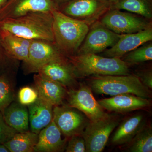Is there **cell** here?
<instances>
[{
  "label": "cell",
  "instance_id": "15",
  "mask_svg": "<svg viewBox=\"0 0 152 152\" xmlns=\"http://www.w3.org/2000/svg\"><path fill=\"white\" fill-rule=\"evenodd\" d=\"M101 107L110 111L124 113L148 107L151 102L145 98L131 94H123L98 101Z\"/></svg>",
  "mask_w": 152,
  "mask_h": 152
},
{
  "label": "cell",
  "instance_id": "13",
  "mask_svg": "<svg viewBox=\"0 0 152 152\" xmlns=\"http://www.w3.org/2000/svg\"><path fill=\"white\" fill-rule=\"evenodd\" d=\"M152 40L151 27L138 32L122 34L118 42L113 46L104 51L102 55L108 58H120Z\"/></svg>",
  "mask_w": 152,
  "mask_h": 152
},
{
  "label": "cell",
  "instance_id": "17",
  "mask_svg": "<svg viewBox=\"0 0 152 152\" xmlns=\"http://www.w3.org/2000/svg\"><path fill=\"white\" fill-rule=\"evenodd\" d=\"M34 80L39 97L54 107L62 105L67 94L64 86L38 73L34 75Z\"/></svg>",
  "mask_w": 152,
  "mask_h": 152
},
{
  "label": "cell",
  "instance_id": "27",
  "mask_svg": "<svg viewBox=\"0 0 152 152\" xmlns=\"http://www.w3.org/2000/svg\"><path fill=\"white\" fill-rule=\"evenodd\" d=\"M39 97L37 89L30 86L21 88L18 93V99L20 104L29 106L34 103Z\"/></svg>",
  "mask_w": 152,
  "mask_h": 152
},
{
  "label": "cell",
  "instance_id": "7",
  "mask_svg": "<svg viewBox=\"0 0 152 152\" xmlns=\"http://www.w3.org/2000/svg\"><path fill=\"white\" fill-rule=\"evenodd\" d=\"M111 6L105 0H72L60 5L58 10L68 16L89 25L110 10Z\"/></svg>",
  "mask_w": 152,
  "mask_h": 152
},
{
  "label": "cell",
  "instance_id": "6",
  "mask_svg": "<svg viewBox=\"0 0 152 152\" xmlns=\"http://www.w3.org/2000/svg\"><path fill=\"white\" fill-rule=\"evenodd\" d=\"M54 42L44 40H32L30 45L28 57L23 62L24 69L27 74L37 73L42 66L55 60L66 58Z\"/></svg>",
  "mask_w": 152,
  "mask_h": 152
},
{
  "label": "cell",
  "instance_id": "16",
  "mask_svg": "<svg viewBox=\"0 0 152 152\" xmlns=\"http://www.w3.org/2000/svg\"><path fill=\"white\" fill-rule=\"evenodd\" d=\"M32 40L0 29V44L6 54L12 59L26 61Z\"/></svg>",
  "mask_w": 152,
  "mask_h": 152
},
{
  "label": "cell",
  "instance_id": "28",
  "mask_svg": "<svg viewBox=\"0 0 152 152\" xmlns=\"http://www.w3.org/2000/svg\"><path fill=\"white\" fill-rule=\"evenodd\" d=\"M65 150L66 152H86L84 139L81 135L72 136L66 146Z\"/></svg>",
  "mask_w": 152,
  "mask_h": 152
},
{
  "label": "cell",
  "instance_id": "10",
  "mask_svg": "<svg viewBox=\"0 0 152 152\" xmlns=\"http://www.w3.org/2000/svg\"><path fill=\"white\" fill-rule=\"evenodd\" d=\"M83 113L69 105L55 106L53 121L67 137L81 135L90 121Z\"/></svg>",
  "mask_w": 152,
  "mask_h": 152
},
{
  "label": "cell",
  "instance_id": "18",
  "mask_svg": "<svg viewBox=\"0 0 152 152\" xmlns=\"http://www.w3.org/2000/svg\"><path fill=\"white\" fill-rule=\"evenodd\" d=\"M61 132L53 121L38 134L34 150L37 152H58L65 149L66 139H63Z\"/></svg>",
  "mask_w": 152,
  "mask_h": 152
},
{
  "label": "cell",
  "instance_id": "12",
  "mask_svg": "<svg viewBox=\"0 0 152 152\" xmlns=\"http://www.w3.org/2000/svg\"><path fill=\"white\" fill-rule=\"evenodd\" d=\"M58 8L53 0H8L0 11V20L18 18L33 12H52Z\"/></svg>",
  "mask_w": 152,
  "mask_h": 152
},
{
  "label": "cell",
  "instance_id": "19",
  "mask_svg": "<svg viewBox=\"0 0 152 152\" xmlns=\"http://www.w3.org/2000/svg\"><path fill=\"white\" fill-rule=\"evenodd\" d=\"M28 107L31 131L39 134L53 121L54 106L39 97Z\"/></svg>",
  "mask_w": 152,
  "mask_h": 152
},
{
  "label": "cell",
  "instance_id": "4",
  "mask_svg": "<svg viewBox=\"0 0 152 152\" xmlns=\"http://www.w3.org/2000/svg\"><path fill=\"white\" fill-rule=\"evenodd\" d=\"M90 82L91 88L98 94L115 96L131 94L140 97H151L149 89L145 86L137 75H94Z\"/></svg>",
  "mask_w": 152,
  "mask_h": 152
},
{
  "label": "cell",
  "instance_id": "32",
  "mask_svg": "<svg viewBox=\"0 0 152 152\" xmlns=\"http://www.w3.org/2000/svg\"><path fill=\"white\" fill-rule=\"evenodd\" d=\"M0 152H10L8 149L4 144H0Z\"/></svg>",
  "mask_w": 152,
  "mask_h": 152
},
{
  "label": "cell",
  "instance_id": "25",
  "mask_svg": "<svg viewBox=\"0 0 152 152\" xmlns=\"http://www.w3.org/2000/svg\"><path fill=\"white\" fill-rule=\"evenodd\" d=\"M144 45V44H143ZM142 45L125 55L123 61L127 64H138L152 60V43Z\"/></svg>",
  "mask_w": 152,
  "mask_h": 152
},
{
  "label": "cell",
  "instance_id": "9",
  "mask_svg": "<svg viewBox=\"0 0 152 152\" xmlns=\"http://www.w3.org/2000/svg\"><path fill=\"white\" fill-rule=\"evenodd\" d=\"M100 23L119 34L138 32L151 27V24L145 19L117 9H110L106 12Z\"/></svg>",
  "mask_w": 152,
  "mask_h": 152
},
{
  "label": "cell",
  "instance_id": "1",
  "mask_svg": "<svg viewBox=\"0 0 152 152\" xmlns=\"http://www.w3.org/2000/svg\"><path fill=\"white\" fill-rule=\"evenodd\" d=\"M52 12H33L14 18L0 20V29L29 40L54 42Z\"/></svg>",
  "mask_w": 152,
  "mask_h": 152
},
{
  "label": "cell",
  "instance_id": "34",
  "mask_svg": "<svg viewBox=\"0 0 152 152\" xmlns=\"http://www.w3.org/2000/svg\"><path fill=\"white\" fill-rule=\"evenodd\" d=\"M105 1L110 3L112 5H113L114 4H116V3L118 2L119 0H105Z\"/></svg>",
  "mask_w": 152,
  "mask_h": 152
},
{
  "label": "cell",
  "instance_id": "30",
  "mask_svg": "<svg viewBox=\"0 0 152 152\" xmlns=\"http://www.w3.org/2000/svg\"><path fill=\"white\" fill-rule=\"evenodd\" d=\"M137 76L138 77L142 84L150 89H152V73L151 71L142 72Z\"/></svg>",
  "mask_w": 152,
  "mask_h": 152
},
{
  "label": "cell",
  "instance_id": "8",
  "mask_svg": "<svg viewBox=\"0 0 152 152\" xmlns=\"http://www.w3.org/2000/svg\"><path fill=\"white\" fill-rule=\"evenodd\" d=\"M66 99L69 106L81 112L90 121H97L110 116L95 99L91 88L86 85L81 84L77 89L67 91Z\"/></svg>",
  "mask_w": 152,
  "mask_h": 152
},
{
  "label": "cell",
  "instance_id": "23",
  "mask_svg": "<svg viewBox=\"0 0 152 152\" xmlns=\"http://www.w3.org/2000/svg\"><path fill=\"white\" fill-rule=\"evenodd\" d=\"M110 9L124 10L147 19L152 18L151 0H119Z\"/></svg>",
  "mask_w": 152,
  "mask_h": 152
},
{
  "label": "cell",
  "instance_id": "33",
  "mask_svg": "<svg viewBox=\"0 0 152 152\" xmlns=\"http://www.w3.org/2000/svg\"><path fill=\"white\" fill-rule=\"evenodd\" d=\"M8 0H0V11L5 5Z\"/></svg>",
  "mask_w": 152,
  "mask_h": 152
},
{
  "label": "cell",
  "instance_id": "2",
  "mask_svg": "<svg viewBox=\"0 0 152 152\" xmlns=\"http://www.w3.org/2000/svg\"><path fill=\"white\" fill-rule=\"evenodd\" d=\"M52 13L54 42L66 56L75 54L89 31L88 24L68 16L58 10Z\"/></svg>",
  "mask_w": 152,
  "mask_h": 152
},
{
  "label": "cell",
  "instance_id": "22",
  "mask_svg": "<svg viewBox=\"0 0 152 152\" xmlns=\"http://www.w3.org/2000/svg\"><path fill=\"white\" fill-rule=\"evenodd\" d=\"M38 139V134L28 131L16 133L8 141L3 144L10 152H33Z\"/></svg>",
  "mask_w": 152,
  "mask_h": 152
},
{
  "label": "cell",
  "instance_id": "21",
  "mask_svg": "<svg viewBox=\"0 0 152 152\" xmlns=\"http://www.w3.org/2000/svg\"><path fill=\"white\" fill-rule=\"evenodd\" d=\"M2 114L6 123L18 132L29 131L28 110L26 106L13 102Z\"/></svg>",
  "mask_w": 152,
  "mask_h": 152
},
{
  "label": "cell",
  "instance_id": "24",
  "mask_svg": "<svg viewBox=\"0 0 152 152\" xmlns=\"http://www.w3.org/2000/svg\"><path fill=\"white\" fill-rule=\"evenodd\" d=\"M129 151L131 152H152V128L144 127L133 140Z\"/></svg>",
  "mask_w": 152,
  "mask_h": 152
},
{
  "label": "cell",
  "instance_id": "31",
  "mask_svg": "<svg viewBox=\"0 0 152 152\" xmlns=\"http://www.w3.org/2000/svg\"><path fill=\"white\" fill-rule=\"evenodd\" d=\"M59 6L60 5L65 4V3H67L68 2L72 0H53Z\"/></svg>",
  "mask_w": 152,
  "mask_h": 152
},
{
  "label": "cell",
  "instance_id": "26",
  "mask_svg": "<svg viewBox=\"0 0 152 152\" xmlns=\"http://www.w3.org/2000/svg\"><path fill=\"white\" fill-rule=\"evenodd\" d=\"M15 94L10 82L4 75L0 76V111L3 113L5 109L14 102Z\"/></svg>",
  "mask_w": 152,
  "mask_h": 152
},
{
  "label": "cell",
  "instance_id": "11",
  "mask_svg": "<svg viewBox=\"0 0 152 152\" xmlns=\"http://www.w3.org/2000/svg\"><path fill=\"white\" fill-rule=\"evenodd\" d=\"M120 35L106 28L100 22L95 23L75 54L102 53L113 46L118 40Z\"/></svg>",
  "mask_w": 152,
  "mask_h": 152
},
{
  "label": "cell",
  "instance_id": "20",
  "mask_svg": "<svg viewBox=\"0 0 152 152\" xmlns=\"http://www.w3.org/2000/svg\"><path fill=\"white\" fill-rule=\"evenodd\" d=\"M143 115L137 114L123 121L112 136V144L115 145L130 142L136 135L145 127Z\"/></svg>",
  "mask_w": 152,
  "mask_h": 152
},
{
  "label": "cell",
  "instance_id": "14",
  "mask_svg": "<svg viewBox=\"0 0 152 152\" xmlns=\"http://www.w3.org/2000/svg\"><path fill=\"white\" fill-rule=\"evenodd\" d=\"M37 73L64 87H72L76 83L73 69L67 58L47 63L39 69Z\"/></svg>",
  "mask_w": 152,
  "mask_h": 152
},
{
  "label": "cell",
  "instance_id": "3",
  "mask_svg": "<svg viewBox=\"0 0 152 152\" xmlns=\"http://www.w3.org/2000/svg\"><path fill=\"white\" fill-rule=\"evenodd\" d=\"M69 58L76 78L129 74L128 65L119 58H108L95 54H75Z\"/></svg>",
  "mask_w": 152,
  "mask_h": 152
},
{
  "label": "cell",
  "instance_id": "5",
  "mask_svg": "<svg viewBox=\"0 0 152 152\" xmlns=\"http://www.w3.org/2000/svg\"><path fill=\"white\" fill-rule=\"evenodd\" d=\"M119 122V119L110 115L97 121H90L81 135L86 142V152L103 151L110 135Z\"/></svg>",
  "mask_w": 152,
  "mask_h": 152
},
{
  "label": "cell",
  "instance_id": "29",
  "mask_svg": "<svg viewBox=\"0 0 152 152\" xmlns=\"http://www.w3.org/2000/svg\"><path fill=\"white\" fill-rule=\"evenodd\" d=\"M17 133L15 130L6 123L2 113L0 111V144L8 141Z\"/></svg>",
  "mask_w": 152,
  "mask_h": 152
}]
</instances>
